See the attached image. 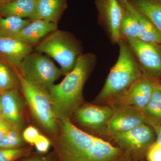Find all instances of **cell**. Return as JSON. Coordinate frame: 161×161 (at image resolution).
<instances>
[{"instance_id":"23","label":"cell","mask_w":161,"mask_h":161,"mask_svg":"<svg viewBox=\"0 0 161 161\" xmlns=\"http://www.w3.org/2000/svg\"><path fill=\"white\" fill-rule=\"evenodd\" d=\"M19 80L15 71L7 64L0 60V93L18 88Z\"/></svg>"},{"instance_id":"27","label":"cell","mask_w":161,"mask_h":161,"mask_svg":"<svg viewBox=\"0 0 161 161\" xmlns=\"http://www.w3.org/2000/svg\"><path fill=\"white\" fill-rule=\"evenodd\" d=\"M40 135V132L37 129L30 126L24 130L22 136L23 140L26 142L34 145Z\"/></svg>"},{"instance_id":"19","label":"cell","mask_w":161,"mask_h":161,"mask_svg":"<svg viewBox=\"0 0 161 161\" xmlns=\"http://www.w3.org/2000/svg\"><path fill=\"white\" fill-rule=\"evenodd\" d=\"M128 3L148 18L161 33V2L159 0H129Z\"/></svg>"},{"instance_id":"20","label":"cell","mask_w":161,"mask_h":161,"mask_svg":"<svg viewBox=\"0 0 161 161\" xmlns=\"http://www.w3.org/2000/svg\"><path fill=\"white\" fill-rule=\"evenodd\" d=\"M141 112L146 124L151 126L161 124V87L159 81L156 82L151 98Z\"/></svg>"},{"instance_id":"35","label":"cell","mask_w":161,"mask_h":161,"mask_svg":"<svg viewBox=\"0 0 161 161\" xmlns=\"http://www.w3.org/2000/svg\"><path fill=\"white\" fill-rule=\"evenodd\" d=\"M3 117V112H2V106H1V99H0V117Z\"/></svg>"},{"instance_id":"5","label":"cell","mask_w":161,"mask_h":161,"mask_svg":"<svg viewBox=\"0 0 161 161\" xmlns=\"http://www.w3.org/2000/svg\"><path fill=\"white\" fill-rule=\"evenodd\" d=\"M17 69L27 82L48 92L62 75L51 58L37 52L25 57Z\"/></svg>"},{"instance_id":"17","label":"cell","mask_w":161,"mask_h":161,"mask_svg":"<svg viewBox=\"0 0 161 161\" xmlns=\"http://www.w3.org/2000/svg\"><path fill=\"white\" fill-rule=\"evenodd\" d=\"M37 0H13L0 8L3 17L15 16L23 19H34Z\"/></svg>"},{"instance_id":"29","label":"cell","mask_w":161,"mask_h":161,"mask_svg":"<svg viewBox=\"0 0 161 161\" xmlns=\"http://www.w3.org/2000/svg\"><path fill=\"white\" fill-rule=\"evenodd\" d=\"M155 131L156 134V142L161 144V124L155 125L152 126Z\"/></svg>"},{"instance_id":"4","label":"cell","mask_w":161,"mask_h":161,"mask_svg":"<svg viewBox=\"0 0 161 161\" xmlns=\"http://www.w3.org/2000/svg\"><path fill=\"white\" fill-rule=\"evenodd\" d=\"M35 49L54 59L64 76L71 71L83 54L82 43L75 35L58 29L42 39L36 45Z\"/></svg>"},{"instance_id":"11","label":"cell","mask_w":161,"mask_h":161,"mask_svg":"<svg viewBox=\"0 0 161 161\" xmlns=\"http://www.w3.org/2000/svg\"><path fill=\"white\" fill-rule=\"evenodd\" d=\"M110 106L112 107V114L108 125L109 138L111 135L127 132L146 124L140 110L119 103L112 104Z\"/></svg>"},{"instance_id":"2","label":"cell","mask_w":161,"mask_h":161,"mask_svg":"<svg viewBox=\"0 0 161 161\" xmlns=\"http://www.w3.org/2000/svg\"><path fill=\"white\" fill-rule=\"evenodd\" d=\"M96 63L95 54L83 53L71 71L65 75L60 83L54 84L50 89V97L58 120L70 119L74 113L83 104L84 86Z\"/></svg>"},{"instance_id":"21","label":"cell","mask_w":161,"mask_h":161,"mask_svg":"<svg viewBox=\"0 0 161 161\" xmlns=\"http://www.w3.org/2000/svg\"><path fill=\"white\" fill-rule=\"evenodd\" d=\"M31 21L18 17L0 16V37L13 38Z\"/></svg>"},{"instance_id":"10","label":"cell","mask_w":161,"mask_h":161,"mask_svg":"<svg viewBox=\"0 0 161 161\" xmlns=\"http://www.w3.org/2000/svg\"><path fill=\"white\" fill-rule=\"evenodd\" d=\"M98 22L103 27L111 43L118 44L120 40L119 29L125 8L118 0H95Z\"/></svg>"},{"instance_id":"37","label":"cell","mask_w":161,"mask_h":161,"mask_svg":"<svg viewBox=\"0 0 161 161\" xmlns=\"http://www.w3.org/2000/svg\"><path fill=\"white\" fill-rule=\"evenodd\" d=\"M160 1V2H161V0H159Z\"/></svg>"},{"instance_id":"26","label":"cell","mask_w":161,"mask_h":161,"mask_svg":"<svg viewBox=\"0 0 161 161\" xmlns=\"http://www.w3.org/2000/svg\"><path fill=\"white\" fill-rule=\"evenodd\" d=\"M146 159L147 161H161V144L155 142L148 149Z\"/></svg>"},{"instance_id":"25","label":"cell","mask_w":161,"mask_h":161,"mask_svg":"<svg viewBox=\"0 0 161 161\" xmlns=\"http://www.w3.org/2000/svg\"><path fill=\"white\" fill-rule=\"evenodd\" d=\"M29 150L25 148L0 149V161H15L28 154Z\"/></svg>"},{"instance_id":"34","label":"cell","mask_w":161,"mask_h":161,"mask_svg":"<svg viewBox=\"0 0 161 161\" xmlns=\"http://www.w3.org/2000/svg\"><path fill=\"white\" fill-rule=\"evenodd\" d=\"M13 0H0V8Z\"/></svg>"},{"instance_id":"8","label":"cell","mask_w":161,"mask_h":161,"mask_svg":"<svg viewBox=\"0 0 161 161\" xmlns=\"http://www.w3.org/2000/svg\"><path fill=\"white\" fill-rule=\"evenodd\" d=\"M127 41L135 56L142 77L154 81L161 80V44L147 43L138 39Z\"/></svg>"},{"instance_id":"7","label":"cell","mask_w":161,"mask_h":161,"mask_svg":"<svg viewBox=\"0 0 161 161\" xmlns=\"http://www.w3.org/2000/svg\"><path fill=\"white\" fill-rule=\"evenodd\" d=\"M110 138L134 161H145L148 149L156 141V134L152 126L143 124L127 132L111 135Z\"/></svg>"},{"instance_id":"14","label":"cell","mask_w":161,"mask_h":161,"mask_svg":"<svg viewBox=\"0 0 161 161\" xmlns=\"http://www.w3.org/2000/svg\"><path fill=\"white\" fill-rule=\"evenodd\" d=\"M18 89L0 93L3 117L15 129L20 130L23 125V107Z\"/></svg>"},{"instance_id":"6","label":"cell","mask_w":161,"mask_h":161,"mask_svg":"<svg viewBox=\"0 0 161 161\" xmlns=\"http://www.w3.org/2000/svg\"><path fill=\"white\" fill-rule=\"evenodd\" d=\"M13 69L16 73L23 95L35 119L47 131L53 134L56 133L58 129V119L54 112L49 92L31 84L16 69Z\"/></svg>"},{"instance_id":"13","label":"cell","mask_w":161,"mask_h":161,"mask_svg":"<svg viewBox=\"0 0 161 161\" xmlns=\"http://www.w3.org/2000/svg\"><path fill=\"white\" fill-rule=\"evenodd\" d=\"M33 47L13 38L0 37V60L17 69L22 60L33 52Z\"/></svg>"},{"instance_id":"30","label":"cell","mask_w":161,"mask_h":161,"mask_svg":"<svg viewBox=\"0 0 161 161\" xmlns=\"http://www.w3.org/2000/svg\"><path fill=\"white\" fill-rule=\"evenodd\" d=\"M14 128L12 126H8L0 129V141L2 140L4 136L6 135L12 128Z\"/></svg>"},{"instance_id":"3","label":"cell","mask_w":161,"mask_h":161,"mask_svg":"<svg viewBox=\"0 0 161 161\" xmlns=\"http://www.w3.org/2000/svg\"><path fill=\"white\" fill-rule=\"evenodd\" d=\"M118 44V59L111 69L103 87L94 101L98 104L110 106L118 102L143 77L135 56L127 41L121 39Z\"/></svg>"},{"instance_id":"36","label":"cell","mask_w":161,"mask_h":161,"mask_svg":"<svg viewBox=\"0 0 161 161\" xmlns=\"http://www.w3.org/2000/svg\"><path fill=\"white\" fill-rule=\"evenodd\" d=\"M159 82H160V86L161 87V80H160V81H159Z\"/></svg>"},{"instance_id":"18","label":"cell","mask_w":161,"mask_h":161,"mask_svg":"<svg viewBox=\"0 0 161 161\" xmlns=\"http://www.w3.org/2000/svg\"><path fill=\"white\" fill-rule=\"evenodd\" d=\"M125 9L131 14L138 22L139 40L147 43L161 44V33L148 18L136 10L130 3L126 5Z\"/></svg>"},{"instance_id":"33","label":"cell","mask_w":161,"mask_h":161,"mask_svg":"<svg viewBox=\"0 0 161 161\" xmlns=\"http://www.w3.org/2000/svg\"><path fill=\"white\" fill-rule=\"evenodd\" d=\"M118 1L121 6L125 8V6L129 3V0H118Z\"/></svg>"},{"instance_id":"9","label":"cell","mask_w":161,"mask_h":161,"mask_svg":"<svg viewBox=\"0 0 161 161\" xmlns=\"http://www.w3.org/2000/svg\"><path fill=\"white\" fill-rule=\"evenodd\" d=\"M112 107L106 105L84 103L73 114L74 120L100 136H108Z\"/></svg>"},{"instance_id":"22","label":"cell","mask_w":161,"mask_h":161,"mask_svg":"<svg viewBox=\"0 0 161 161\" xmlns=\"http://www.w3.org/2000/svg\"><path fill=\"white\" fill-rule=\"evenodd\" d=\"M120 40L138 39L140 36V28L136 18L125 9L119 29Z\"/></svg>"},{"instance_id":"24","label":"cell","mask_w":161,"mask_h":161,"mask_svg":"<svg viewBox=\"0 0 161 161\" xmlns=\"http://www.w3.org/2000/svg\"><path fill=\"white\" fill-rule=\"evenodd\" d=\"M24 140L20 132V130L12 128L4 138L0 141V149H18L22 148Z\"/></svg>"},{"instance_id":"31","label":"cell","mask_w":161,"mask_h":161,"mask_svg":"<svg viewBox=\"0 0 161 161\" xmlns=\"http://www.w3.org/2000/svg\"><path fill=\"white\" fill-rule=\"evenodd\" d=\"M12 126L11 124L9 123L6 119L3 117H0V129L3 127ZM13 127V126H12Z\"/></svg>"},{"instance_id":"32","label":"cell","mask_w":161,"mask_h":161,"mask_svg":"<svg viewBox=\"0 0 161 161\" xmlns=\"http://www.w3.org/2000/svg\"><path fill=\"white\" fill-rule=\"evenodd\" d=\"M21 161H48L47 160L43 158H33L25 159L22 160Z\"/></svg>"},{"instance_id":"16","label":"cell","mask_w":161,"mask_h":161,"mask_svg":"<svg viewBox=\"0 0 161 161\" xmlns=\"http://www.w3.org/2000/svg\"><path fill=\"white\" fill-rule=\"evenodd\" d=\"M67 2L68 0H37L36 11L33 20L39 19L58 23L67 9Z\"/></svg>"},{"instance_id":"28","label":"cell","mask_w":161,"mask_h":161,"mask_svg":"<svg viewBox=\"0 0 161 161\" xmlns=\"http://www.w3.org/2000/svg\"><path fill=\"white\" fill-rule=\"evenodd\" d=\"M34 145L36 150L40 153L47 152L50 147V141L46 136L40 134Z\"/></svg>"},{"instance_id":"15","label":"cell","mask_w":161,"mask_h":161,"mask_svg":"<svg viewBox=\"0 0 161 161\" xmlns=\"http://www.w3.org/2000/svg\"><path fill=\"white\" fill-rule=\"evenodd\" d=\"M58 29V23L37 19L31 20L13 38L33 47Z\"/></svg>"},{"instance_id":"12","label":"cell","mask_w":161,"mask_h":161,"mask_svg":"<svg viewBox=\"0 0 161 161\" xmlns=\"http://www.w3.org/2000/svg\"><path fill=\"white\" fill-rule=\"evenodd\" d=\"M156 82L158 81L142 77L134 84L120 101L116 103L142 111L151 98Z\"/></svg>"},{"instance_id":"1","label":"cell","mask_w":161,"mask_h":161,"mask_svg":"<svg viewBox=\"0 0 161 161\" xmlns=\"http://www.w3.org/2000/svg\"><path fill=\"white\" fill-rule=\"evenodd\" d=\"M58 120L56 148L60 161H135L129 153L80 130L69 119Z\"/></svg>"}]
</instances>
